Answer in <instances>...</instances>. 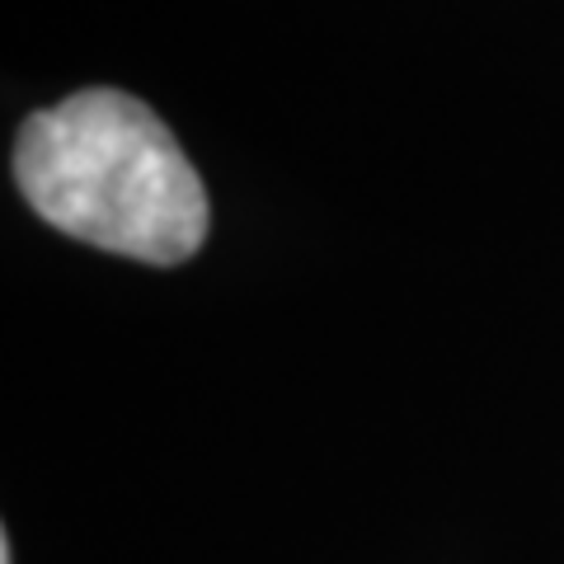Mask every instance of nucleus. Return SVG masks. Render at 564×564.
I'll list each match as a JSON object with an SVG mask.
<instances>
[{"mask_svg": "<svg viewBox=\"0 0 564 564\" xmlns=\"http://www.w3.org/2000/svg\"><path fill=\"white\" fill-rule=\"evenodd\" d=\"M14 184L47 226L141 263H184L212 212L174 132L122 90H80L24 118Z\"/></svg>", "mask_w": 564, "mask_h": 564, "instance_id": "f257e3e1", "label": "nucleus"}, {"mask_svg": "<svg viewBox=\"0 0 564 564\" xmlns=\"http://www.w3.org/2000/svg\"><path fill=\"white\" fill-rule=\"evenodd\" d=\"M0 564H14V551H10V536H0Z\"/></svg>", "mask_w": 564, "mask_h": 564, "instance_id": "f03ea898", "label": "nucleus"}]
</instances>
